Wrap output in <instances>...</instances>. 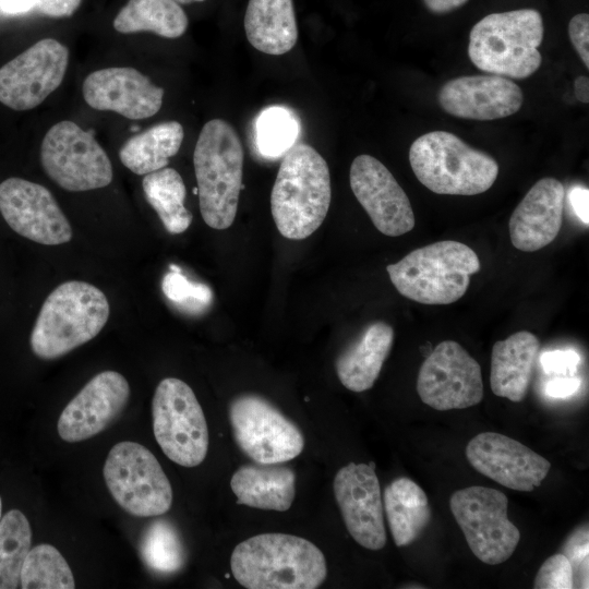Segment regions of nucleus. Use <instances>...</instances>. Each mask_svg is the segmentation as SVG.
Returning a JSON list of instances; mask_svg holds the SVG:
<instances>
[{"label": "nucleus", "mask_w": 589, "mask_h": 589, "mask_svg": "<svg viewBox=\"0 0 589 589\" xmlns=\"http://www.w3.org/2000/svg\"><path fill=\"white\" fill-rule=\"evenodd\" d=\"M334 494L354 541L369 550L384 548L383 503L374 465L350 462L340 468L334 479Z\"/></svg>", "instance_id": "nucleus-17"}, {"label": "nucleus", "mask_w": 589, "mask_h": 589, "mask_svg": "<svg viewBox=\"0 0 589 589\" xmlns=\"http://www.w3.org/2000/svg\"><path fill=\"white\" fill-rule=\"evenodd\" d=\"M243 148L233 127L212 119L202 128L193 153L200 212L205 224L217 230L235 221L243 188Z\"/></svg>", "instance_id": "nucleus-4"}, {"label": "nucleus", "mask_w": 589, "mask_h": 589, "mask_svg": "<svg viewBox=\"0 0 589 589\" xmlns=\"http://www.w3.org/2000/svg\"><path fill=\"white\" fill-rule=\"evenodd\" d=\"M470 465L501 485L522 492L533 491L550 471L548 459L509 436L483 432L466 447Z\"/></svg>", "instance_id": "nucleus-18"}, {"label": "nucleus", "mask_w": 589, "mask_h": 589, "mask_svg": "<svg viewBox=\"0 0 589 589\" xmlns=\"http://www.w3.org/2000/svg\"><path fill=\"white\" fill-rule=\"evenodd\" d=\"M129 396L130 386L122 374H96L62 410L57 423L59 436L77 443L97 435L122 412Z\"/></svg>", "instance_id": "nucleus-19"}, {"label": "nucleus", "mask_w": 589, "mask_h": 589, "mask_svg": "<svg viewBox=\"0 0 589 589\" xmlns=\"http://www.w3.org/2000/svg\"><path fill=\"white\" fill-rule=\"evenodd\" d=\"M580 380L575 376H557L546 384V394L553 398H566L575 394Z\"/></svg>", "instance_id": "nucleus-41"}, {"label": "nucleus", "mask_w": 589, "mask_h": 589, "mask_svg": "<svg viewBox=\"0 0 589 589\" xmlns=\"http://www.w3.org/2000/svg\"><path fill=\"white\" fill-rule=\"evenodd\" d=\"M508 500L495 489L480 485L457 490L449 507L471 552L483 563L508 560L520 540L518 528L507 517Z\"/></svg>", "instance_id": "nucleus-11"}, {"label": "nucleus", "mask_w": 589, "mask_h": 589, "mask_svg": "<svg viewBox=\"0 0 589 589\" xmlns=\"http://www.w3.org/2000/svg\"><path fill=\"white\" fill-rule=\"evenodd\" d=\"M164 93V88L131 67L96 70L82 85L84 100L89 107L113 111L131 120L155 116L161 108Z\"/></svg>", "instance_id": "nucleus-20"}, {"label": "nucleus", "mask_w": 589, "mask_h": 589, "mask_svg": "<svg viewBox=\"0 0 589 589\" xmlns=\"http://www.w3.org/2000/svg\"><path fill=\"white\" fill-rule=\"evenodd\" d=\"M480 268L470 247L444 240L411 251L386 271L401 296L422 304H450L466 293Z\"/></svg>", "instance_id": "nucleus-5"}, {"label": "nucleus", "mask_w": 589, "mask_h": 589, "mask_svg": "<svg viewBox=\"0 0 589 589\" xmlns=\"http://www.w3.org/2000/svg\"><path fill=\"white\" fill-rule=\"evenodd\" d=\"M34 10V0H0V11L20 14Z\"/></svg>", "instance_id": "nucleus-44"}, {"label": "nucleus", "mask_w": 589, "mask_h": 589, "mask_svg": "<svg viewBox=\"0 0 589 589\" xmlns=\"http://www.w3.org/2000/svg\"><path fill=\"white\" fill-rule=\"evenodd\" d=\"M68 63L63 44L38 40L0 68V103L16 111L37 107L60 86Z\"/></svg>", "instance_id": "nucleus-14"}, {"label": "nucleus", "mask_w": 589, "mask_h": 589, "mask_svg": "<svg viewBox=\"0 0 589 589\" xmlns=\"http://www.w3.org/2000/svg\"><path fill=\"white\" fill-rule=\"evenodd\" d=\"M349 181L356 199L380 232L398 237L413 229L416 219L410 201L380 160L366 154L357 156Z\"/></svg>", "instance_id": "nucleus-16"}, {"label": "nucleus", "mask_w": 589, "mask_h": 589, "mask_svg": "<svg viewBox=\"0 0 589 589\" xmlns=\"http://www.w3.org/2000/svg\"><path fill=\"white\" fill-rule=\"evenodd\" d=\"M588 526L575 530L562 548L573 568L574 588H588Z\"/></svg>", "instance_id": "nucleus-36"}, {"label": "nucleus", "mask_w": 589, "mask_h": 589, "mask_svg": "<svg viewBox=\"0 0 589 589\" xmlns=\"http://www.w3.org/2000/svg\"><path fill=\"white\" fill-rule=\"evenodd\" d=\"M564 203L562 182L550 177L537 181L510 216L512 244L524 252H534L550 244L561 230Z\"/></svg>", "instance_id": "nucleus-22"}, {"label": "nucleus", "mask_w": 589, "mask_h": 589, "mask_svg": "<svg viewBox=\"0 0 589 589\" xmlns=\"http://www.w3.org/2000/svg\"><path fill=\"white\" fill-rule=\"evenodd\" d=\"M0 213L17 235L45 245L72 239V228L51 192L41 184L8 178L0 183Z\"/></svg>", "instance_id": "nucleus-15"}, {"label": "nucleus", "mask_w": 589, "mask_h": 589, "mask_svg": "<svg viewBox=\"0 0 589 589\" xmlns=\"http://www.w3.org/2000/svg\"><path fill=\"white\" fill-rule=\"evenodd\" d=\"M540 341L528 330L512 334L494 344L491 353L490 385L494 395L514 402L527 394Z\"/></svg>", "instance_id": "nucleus-23"}, {"label": "nucleus", "mask_w": 589, "mask_h": 589, "mask_svg": "<svg viewBox=\"0 0 589 589\" xmlns=\"http://www.w3.org/2000/svg\"><path fill=\"white\" fill-rule=\"evenodd\" d=\"M103 473L111 496L130 515L154 517L170 509L171 484L145 446L130 441L116 444L108 453Z\"/></svg>", "instance_id": "nucleus-8"}, {"label": "nucleus", "mask_w": 589, "mask_h": 589, "mask_svg": "<svg viewBox=\"0 0 589 589\" xmlns=\"http://www.w3.org/2000/svg\"><path fill=\"white\" fill-rule=\"evenodd\" d=\"M243 25L248 41L266 55H285L298 39L292 0H249Z\"/></svg>", "instance_id": "nucleus-26"}, {"label": "nucleus", "mask_w": 589, "mask_h": 589, "mask_svg": "<svg viewBox=\"0 0 589 589\" xmlns=\"http://www.w3.org/2000/svg\"><path fill=\"white\" fill-rule=\"evenodd\" d=\"M570 41L585 63L589 68V15L579 13L573 16L568 24Z\"/></svg>", "instance_id": "nucleus-39"}, {"label": "nucleus", "mask_w": 589, "mask_h": 589, "mask_svg": "<svg viewBox=\"0 0 589 589\" xmlns=\"http://www.w3.org/2000/svg\"><path fill=\"white\" fill-rule=\"evenodd\" d=\"M161 289L169 301L189 313L205 311L213 300L208 286L188 279L175 264L170 265V271L164 276Z\"/></svg>", "instance_id": "nucleus-35"}, {"label": "nucleus", "mask_w": 589, "mask_h": 589, "mask_svg": "<svg viewBox=\"0 0 589 589\" xmlns=\"http://www.w3.org/2000/svg\"><path fill=\"white\" fill-rule=\"evenodd\" d=\"M112 24L121 34L151 32L165 38H178L185 33L189 20L175 0H129Z\"/></svg>", "instance_id": "nucleus-29"}, {"label": "nucleus", "mask_w": 589, "mask_h": 589, "mask_svg": "<svg viewBox=\"0 0 589 589\" xmlns=\"http://www.w3.org/2000/svg\"><path fill=\"white\" fill-rule=\"evenodd\" d=\"M409 161L417 179L436 194L477 195L488 191L498 176L492 156L446 131L419 136L410 146Z\"/></svg>", "instance_id": "nucleus-7"}, {"label": "nucleus", "mask_w": 589, "mask_h": 589, "mask_svg": "<svg viewBox=\"0 0 589 589\" xmlns=\"http://www.w3.org/2000/svg\"><path fill=\"white\" fill-rule=\"evenodd\" d=\"M153 432L164 454L183 467H195L206 457L208 429L192 388L176 377L157 385L152 401Z\"/></svg>", "instance_id": "nucleus-9"}, {"label": "nucleus", "mask_w": 589, "mask_h": 589, "mask_svg": "<svg viewBox=\"0 0 589 589\" xmlns=\"http://www.w3.org/2000/svg\"><path fill=\"white\" fill-rule=\"evenodd\" d=\"M255 130L261 154L266 157H279L294 145L299 134V122L289 109L274 106L261 112Z\"/></svg>", "instance_id": "nucleus-34"}, {"label": "nucleus", "mask_w": 589, "mask_h": 589, "mask_svg": "<svg viewBox=\"0 0 589 589\" xmlns=\"http://www.w3.org/2000/svg\"><path fill=\"white\" fill-rule=\"evenodd\" d=\"M442 109L457 118L495 120L516 113L522 106L521 88L500 75H466L446 82L437 95Z\"/></svg>", "instance_id": "nucleus-21"}, {"label": "nucleus", "mask_w": 589, "mask_h": 589, "mask_svg": "<svg viewBox=\"0 0 589 589\" xmlns=\"http://www.w3.org/2000/svg\"><path fill=\"white\" fill-rule=\"evenodd\" d=\"M332 197L327 163L308 144L293 145L284 156L271 193L278 231L302 240L324 221Z\"/></svg>", "instance_id": "nucleus-2"}, {"label": "nucleus", "mask_w": 589, "mask_h": 589, "mask_svg": "<svg viewBox=\"0 0 589 589\" xmlns=\"http://www.w3.org/2000/svg\"><path fill=\"white\" fill-rule=\"evenodd\" d=\"M540 362L545 373L557 376H574L579 356L574 350H553L544 352Z\"/></svg>", "instance_id": "nucleus-38"}, {"label": "nucleus", "mask_w": 589, "mask_h": 589, "mask_svg": "<svg viewBox=\"0 0 589 589\" xmlns=\"http://www.w3.org/2000/svg\"><path fill=\"white\" fill-rule=\"evenodd\" d=\"M20 586L23 589H73L75 581L59 550L41 543L27 553L21 570Z\"/></svg>", "instance_id": "nucleus-33"}, {"label": "nucleus", "mask_w": 589, "mask_h": 589, "mask_svg": "<svg viewBox=\"0 0 589 589\" xmlns=\"http://www.w3.org/2000/svg\"><path fill=\"white\" fill-rule=\"evenodd\" d=\"M576 98L585 104L589 103V79L586 75H580L574 83Z\"/></svg>", "instance_id": "nucleus-45"}, {"label": "nucleus", "mask_w": 589, "mask_h": 589, "mask_svg": "<svg viewBox=\"0 0 589 589\" xmlns=\"http://www.w3.org/2000/svg\"><path fill=\"white\" fill-rule=\"evenodd\" d=\"M569 203L574 213L586 225L589 224V191L584 187H575L568 193Z\"/></svg>", "instance_id": "nucleus-42"}, {"label": "nucleus", "mask_w": 589, "mask_h": 589, "mask_svg": "<svg viewBox=\"0 0 589 589\" xmlns=\"http://www.w3.org/2000/svg\"><path fill=\"white\" fill-rule=\"evenodd\" d=\"M229 420L236 443L257 464L286 462L303 449L298 426L261 396L236 397L229 405Z\"/></svg>", "instance_id": "nucleus-12"}, {"label": "nucleus", "mask_w": 589, "mask_h": 589, "mask_svg": "<svg viewBox=\"0 0 589 589\" xmlns=\"http://www.w3.org/2000/svg\"><path fill=\"white\" fill-rule=\"evenodd\" d=\"M142 187L146 201L169 233H182L190 227L192 214L184 206L187 189L176 169L165 167L145 175Z\"/></svg>", "instance_id": "nucleus-30"}, {"label": "nucleus", "mask_w": 589, "mask_h": 589, "mask_svg": "<svg viewBox=\"0 0 589 589\" xmlns=\"http://www.w3.org/2000/svg\"><path fill=\"white\" fill-rule=\"evenodd\" d=\"M1 517H2V500H1V496H0V520H1Z\"/></svg>", "instance_id": "nucleus-47"}, {"label": "nucleus", "mask_w": 589, "mask_h": 589, "mask_svg": "<svg viewBox=\"0 0 589 589\" xmlns=\"http://www.w3.org/2000/svg\"><path fill=\"white\" fill-rule=\"evenodd\" d=\"M175 1H177L179 4H190L192 2H202L205 0H175Z\"/></svg>", "instance_id": "nucleus-46"}, {"label": "nucleus", "mask_w": 589, "mask_h": 589, "mask_svg": "<svg viewBox=\"0 0 589 589\" xmlns=\"http://www.w3.org/2000/svg\"><path fill=\"white\" fill-rule=\"evenodd\" d=\"M183 137V127L178 121L159 122L128 139L119 151V158L130 171L145 176L167 167L179 152Z\"/></svg>", "instance_id": "nucleus-27"}, {"label": "nucleus", "mask_w": 589, "mask_h": 589, "mask_svg": "<svg viewBox=\"0 0 589 589\" xmlns=\"http://www.w3.org/2000/svg\"><path fill=\"white\" fill-rule=\"evenodd\" d=\"M384 508L397 546L412 543L431 518L426 494L409 478H398L386 486Z\"/></svg>", "instance_id": "nucleus-28"}, {"label": "nucleus", "mask_w": 589, "mask_h": 589, "mask_svg": "<svg viewBox=\"0 0 589 589\" xmlns=\"http://www.w3.org/2000/svg\"><path fill=\"white\" fill-rule=\"evenodd\" d=\"M543 20L534 9L491 13L470 31L468 55L481 71L526 79L541 65Z\"/></svg>", "instance_id": "nucleus-6"}, {"label": "nucleus", "mask_w": 589, "mask_h": 589, "mask_svg": "<svg viewBox=\"0 0 589 589\" xmlns=\"http://www.w3.org/2000/svg\"><path fill=\"white\" fill-rule=\"evenodd\" d=\"M469 0H423L426 9L435 14L452 12L462 7Z\"/></svg>", "instance_id": "nucleus-43"}, {"label": "nucleus", "mask_w": 589, "mask_h": 589, "mask_svg": "<svg viewBox=\"0 0 589 589\" xmlns=\"http://www.w3.org/2000/svg\"><path fill=\"white\" fill-rule=\"evenodd\" d=\"M31 543L32 529L26 516L19 509L7 512L0 520V589L20 586Z\"/></svg>", "instance_id": "nucleus-32"}, {"label": "nucleus", "mask_w": 589, "mask_h": 589, "mask_svg": "<svg viewBox=\"0 0 589 589\" xmlns=\"http://www.w3.org/2000/svg\"><path fill=\"white\" fill-rule=\"evenodd\" d=\"M81 2L82 0H34V10L48 17H69L79 9Z\"/></svg>", "instance_id": "nucleus-40"}, {"label": "nucleus", "mask_w": 589, "mask_h": 589, "mask_svg": "<svg viewBox=\"0 0 589 589\" xmlns=\"http://www.w3.org/2000/svg\"><path fill=\"white\" fill-rule=\"evenodd\" d=\"M110 313L105 293L96 286L69 280L45 299L31 333L29 345L43 360L60 358L95 338Z\"/></svg>", "instance_id": "nucleus-3"}, {"label": "nucleus", "mask_w": 589, "mask_h": 589, "mask_svg": "<svg viewBox=\"0 0 589 589\" xmlns=\"http://www.w3.org/2000/svg\"><path fill=\"white\" fill-rule=\"evenodd\" d=\"M393 341L394 329L390 325L385 322L369 325L336 360V372L341 384L356 393L370 389L381 373Z\"/></svg>", "instance_id": "nucleus-24"}, {"label": "nucleus", "mask_w": 589, "mask_h": 589, "mask_svg": "<svg viewBox=\"0 0 589 589\" xmlns=\"http://www.w3.org/2000/svg\"><path fill=\"white\" fill-rule=\"evenodd\" d=\"M417 392L421 400L435 410L472 407L483 398L480 364L461 345L444 340L420 366Z\"/></svg>", "instance_id": "nucleus-13"}, {"label": "nucleus", "mask_w": 589, "mask_h": 589, "mask_svg": "<svg viewBox=\"0 0 589 589\" xmlns=\"http://www.w3.org/2000/svg\"><path fill=\"white\" fill-rule=\"evenodd\" d=\"M230 485L237 504L286 512L294 500L296 474L277 464L245 465L233 473Z\"/></svg>", "instance_id": "nucleus-25"}, {"label": "nucleus", "mask_w": 589, "mask_h": 589, "mask_svg": "<svg viewBox=\"0 0 589 589\" xmlns=\"http://www.w3.org/2000/svg\"><path fill=\"white\" fill-rule=\"evenodd\" d=\"M534 589L574 588L573 568L563 553L548 557L538 570L533 581Z\"/></svg>", "instance_id": "nucleus-37"}, {"label": "nucleus", "mask_w": 589, "mask_h": 589, "mask_svg": "<svg viewBox=\"0 0 589 589\" xmlns=\"http://www.w3.org/2000/svg\"><path fill=\"white\" fill-rule=\"evenodd\" d=\"M231 572L248 589H315L327 575L326 560L311 541L287 533H261L232 551Z\"/></svg>", "instance_id": "nucleus-1"}, {"label": "nucleus", "mask_w": 589, "mask_h": 589, "mask_svg": "<svg viewBox=\"0 0 589 589\" xmlns=\"http://www.w3.org/2000/svg\"><path fill=\"white\" fill-rule=\"evenodd\" d=\"M40 163L46 175L70 192L105 188L113 177L111 161L94 134L69 120L47 131Z\"/></svg>", "instance_id": "nucleus-10"}, {"label": "nucleus", "mask_w": 589, "mask_h": 589, "mask_svg": "<svg viewBox=\"0 0 589 589\" xmlns=\"http://www.w3.org/2000/svg\"><path fill=\"white\" fill-rule=\"evenodd\" d=\"M139 553L144 565L155 574L172 575L185 563V550L177 528L166 519L152 521L143 531Z\"/></svg>", "instance_id": "nucleus-31"}]
</instances>
